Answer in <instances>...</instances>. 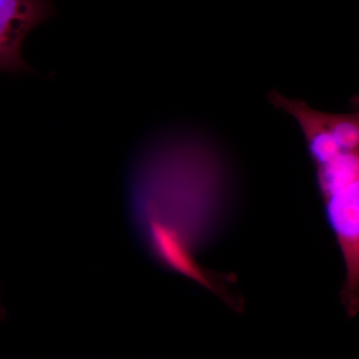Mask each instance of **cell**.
Segmentation results:
<instances>
[{"mask_svg": "<svg viewBox=\"0 0 359 359\" xmlns=\"http://www.w3.org/2000/svg\"><path fill=\"white\" fill-rule=\"evenodd\" d=\"M1 313H2V311H1V309H0V318H1Z\"/></svg>", "mask_w": 359, "mask_h": 359, "instance_id": "6", "label": "cell"}, {"mask_svg": "<svg viewBox=\"0 0 359 359\" xmlns=\"http://www.w3.org/2000/svg\"><path fill=\"white\" fill-rule=\"evenodd\" d=\"M323 201L346 266L340 301L347 314L354 316L359 309V182L330 194Z\"/></svg>", "mask_w": 359, "mask_h": 359, "instance_id": "2", "label": "cell"}, {"mask_svg": "<svg viewBox=\"0 0 359 359\" xmlns=\"http://www.w3.org/2000/svg\"><path fill=\"white\" fill-rule=\"evenodd\" d=\"M316 186L321 198L359 182V150L342 151L339 156L316 167Z\"/></svg>", "mask_w": 359, "mask_h": 359, "instance_id": "4", "label": "cell"}, {"mask_svg": "<svg viewBox=\"0 0 359 359\" xmlns=\"http://www.w3.org/2000/svg\"><path fill=\"white\" fill-rule=\"evenodd\" d=\"M129 209L142 244L156 263L204 280L198 254L226 231L237 201L228 158L203 135H169L146 146L129 179Z\"/></svg>", "mask_w": 359, "mask_h": 359, "instance_id": "1", "label": "cell"}, {"mask_svg": "<svg viewBox=\"0 0 359 359\" xmlns=\"http://www.w3.org/2000/svg\"><path fill=\"white\" fill-rule=\"evenodd\" d=\"M327 126L339 145L344 150H359V114L325 113Z\"/></svg>", "mask_w": 359, "mask_h": 359, "instance_id": "5", "label": "cell"}, {"mask_svg": "<svg viewBox=\"0 0 359 359\" xmlns=\"http://www.w3.org/2000/svg\"><path fill=\"white\" fill-rule=\"evenodd\" d=\"M54 13L52 0H0V72H32L22 57L23 42Z\"/></svg>", "mask_w": 359, "mask_h": 359, "instance_id": "3", "label": "cell"}]
</instances>
